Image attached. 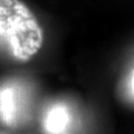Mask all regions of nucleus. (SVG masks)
I'll return each instance as SVG.
<instances>
[{"instance_id":"nucleus-1","label":"nucleus","mask_w":134,"mask_h":134,"mask_svg":"<svg viewBox=\"0 0 134 134\" xmlns=\"http://www.w3.org/2000/svg\"><path fill=\"white\" fill-rule=\"evenodd\" d=\"M43 29L21 0H0V48L19 60H28L43 45Z\"/></svg>"},{"instance_id":"nucleus-2","label":"nucleus","mask_w":134,"mask_h":134,"mask_svg":"<svg viewBox=\"0 0 134 134\" xmlns=\"http://www.w3.org/2000/svg\"><path fill=\"white\" fill-rule=\"evenodd\" d=\"M70 115L64 105H54L47 111L44 119V127L48 134H64L69 125Z\"/></svg>"},{"instance_id":"nucleus-3","label":"nucleus","mask_w":134,"mask_h":134,"mask_svg":"<svg viewBox=\"0 0 134 134\" xmlns=\"http://www.w3.org/2000/svg\"><path fill=\"white\" fill-rule=\"evenodd\" d=\"M18 93L14 87H0V117L7 124H12L18 117Z\"/></svg>"},{"instance_id":"nucleus-4","label":"nucleus","mask_w":134,"mask_h":134,"mask_svg":"<svg viewBox=\"0 0 134 134\" xmlns=\"http://www.w3.org/2000/svg\"><path fill=\"white\" fill-rule=\"evenodd\" d=\"M131 85H132V90L134 92V74H133V76H132V82H131Z\"/></svg>"}]
</instances>
